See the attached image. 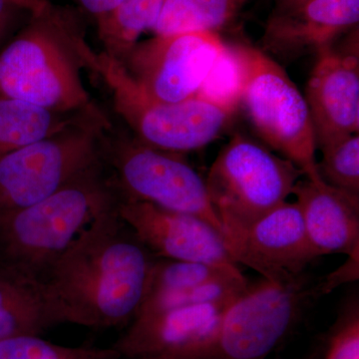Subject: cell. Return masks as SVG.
<instances>
[{"label":"cell","instance_id":"1","mask_svg":"<svg viewBox=\"0 0 359 359\" xmlns=\"http://www.w3.org/2000/svg\"><path fill=\"white\" fill-rule=\"evenodd\" d=\"M117 207L97 216L46 276L45 287L63 323L122 327L140 308L156 257L123 221Z\"/></svg>","mask_w":359,"mask_h":359},{"label":"cell","instance_id":"2","mask_svg":"<svg viewBox=\"0 0 359 359\" xmlns=\"http://www.w3.org/2000/svg\"><path fill=\"white\" fill-rule=\"evenodd\" d=\"M81 11L47 1L0 50V97L76 113L93 104L82 71L96 72Z\"/></svg>","mask_w":359,"mask_h":359},{"label":"cell","instance_id":"3","mask_svg":"<svg viewBox=\"0 0 359 359\" xmlns=\"http://www.w3.org/2000/svg\"><path fill=\"white\" fill-rule=\"evenodd\" d=\"M120 199L101 160L37 204L0 219V273L44 283L68 245Z\"/></svg>","mask_w":359,"mask_h":359},{"label":"cell","instance_id":"4","mask_svg":"<svg viewBox=\"0 0 359 359\" xmlns=\"http://www.w3.org/2000/svg\"><path fill=\"white\" fill-rule=\"evenodd\" d=\"M304 172L241 133L222 148L205 178L224 243L287 202Z\"/></svg>","mask_w":359,"mask_h":359},{"label":"cell","instance_id":"5","mask_svg":"<svg viewBox=\"0 0 359 359\" xmlns=\"http://www.w3.org/2000/svg\"><path fill=\"white\" fill-rule=\"evenodd\" d=\"M100 156L121 199L193 215L211 224L224 238L205 178L183 155L145 145L112 122L104 132Z\"/></svg>","mask_w":359,"mask_h":359},{"label":"cell","instance_id":"6","mask_svg":"<svg viewBox=\"0 0 359 359\" xmlns=\"http://www.w3.org/2000/svg\"><path fill=\"white\" fill-rule=\"evenodd\" d=\"M112 124L96 104L50 138L0 155V219L49 197L101 161V140Z\"/></svg>","mask_w":359,"mask_h":359},{"label":"cell","instance_id":"7","mask_svg":"<svg viewBox=\"0 0 359 359\" xmlns=\"http://www.w3.org/2000/svg\"><path fill=\"white\" fill-rule=\"evenodd\" d=\"M243 67L241 102L259 138L301 169L320 180L308 103L282 65L257 47L233 44Z\"/></svg>","mask_w":359,"mask_h":359},{"label":"cell","instance_id":"8","mask_svg":"<svg viewBox=\"0 0 359 359\" xmlns=\"http://www.w3.org/2000/svg\"><path fill=\"white\" fill-rule=\"evenodd\" d=\"M96 74L112 96L115 113L128 131L150 147L185 154L217 140L230 122L231 113L199 97L164 103L146 96L121 62L99 53Z\"/></svg>","mask_w":359,"mask_h":359},{"label":"cell","instance_id":"9","mask_svg":"<svg viewBox=\"0 0 359 359\" xmlns=\"http://www.w3.org/2000/svg\"><path fill=\"white\" fill-rule=\"evenodd\" d=\"M316 299L304 276L290 283H249L212 334L184 359H266Z\"/></svg>","mask_w":359,"mask_h":359},{"label":"cell","instance_id":"10","mask_svg":"<svg viewBox=\"0 0 359 359\" xmlns=\"http://www.w3.org/2000/svg\"><path fill=\"white\" fill-rule=\"evenodd\" d=\"M224 46L215 32L155 35L135 45L121 65L149 98L178 103L196 96Z\"/></svg>","mask_w":359,"mask_h":359},{"label":"cell","instance_id":"11","mask_svg":"<svg viewBox=\"0 0 359 359\" xmlns=\"http://www.w3.org/2000/svg\"><path fill=\"white\" fill-rule=\"evenodd\" d=\"M358 26L346 39L316 54L306 84V98L313 122L316 147L358 134Z\"/></svg>","mask_w":359,"mask_h":359},{"label":"cell","instance_id":"12","mask_svg":"<svg viewBox=\"0 0 359 359\" xmlns=\"http://www.w3.org/2000/svg\"><path fill=\"white\" fill-rule=\"evenodd\" d=\"M118 212L156 257L199 262L243 273L224 238L204 219L150 203L120 199Z\"/></svg>","mask_w":359,"mask_h":359},{"label":"cell","instance_id":"13","mask_svg":"<svg viewBox=\"0 0 359 359\" xmlns=\"http://www.w3.org/2000/svg\"><path fill=\"white\" fill-rule=\"evenodd\" d=\"M236 263L271 282L290 283L304 276L318 259L297 203L285 202L226 243Z\"/></svg>","mask_w":359,"mask_h":359},{"label":"cell","instance_id":"14","mask_svg":"<svg viewBox=\"0 0 359 359\" xmlns=\"http://www.w3.org/2000/svg\"><path fill=\"white\" fill-rule=\"evenodd\" d=\"M359 0H314L271 13L264 26L261 50L290 63L318 54L358 26Z\"/></svg>","mask_w":359,"mask_h":359},{"label":"cell","instance_id":"15","mask_svg":"<svg viewBox=\"0 0 359 359\" xmlns=\"http://www.w3.org/2000/svg\"><path fill=\"white\" fill-rule=\"evenodd\" d=\"M236 299L133 320L112 347L121 358L184 359L212 334Z\"/></svg>","mask_w":359,"mask_h":359},{"label":"cell","instance_id":"16","mask_svg":"<svg viewBox=\"0 0 359 359\" xmlns=\"http://www.w3.org/2000/svg\"><path fill=\"white\" fill-rule=\"evenodd\" d=\"M292 195L318 257L359 255V195L323 180H299Z\"/></svg>","mask_w":359,"mask_h":359},{"label":"cell","instance_id":"17","mask_svg":"<svg viewBox=\"0 0 359 359\" xmlns=\"http://www.w3.org/2000/svg\"><path fill=\"white\" fill-rule=\"evenodd\" d=\"M61 323L60 314L44 283L0 273V339L13 335H41Z\"/></svg>","mask_w":359,"mask_h":359},{"label":"cell","instance_id":"18","mask_svg":"<svg viewBox=\"0 0 359 359\" xmlns=\"http://www.w3.org/2000/svg\"><path fill=\"white\" fill-rule=\"evenodd\" d=\"M89 108L76 113H61L18 99L0 97V155L65 131L79 121Z\"/></svg>","mask_w":359,"mask_h":359},{"label":"cell","instance_id":"19","mask_svg":"<svg viewBox=\"0 0 359 359\" xmlns=\"http://www.w3.org/2000/svg\"><path fill=\"white\" fill-rule=\"evenodd\" d=\"M248 0H164L155 35L215 32L228 25Z\"/></svg>","mask_w":359,"mask_h":359},{"label":"cell","instance_id":"20","mask_svg":"<svg viewBox=\"0 0 359 359\" xmlns=\"http://www.w3.org/2000/svg\"><path fill=\"white\" fill-rule=\"evenodd\" d=\"M245 280L244 273H231L212 264L156 257L145 297L156 292L189 289L209 283Z\"/></svg>","mask_w":359,"mask_h":359},{"label":"cell","instance_id":"21","mask_svg":"<svg viewBox=\"0 0 359 359\" xmlns=\"http://www.w3.org/2000/svg\"><path fill=\"white\" fill-rule=\"evenodd\" d=\"M249 283L248 280H230L148 294L144 297L133 320L152 318L175 309L233 299L247 289Z\"/></svg>","mask_w":359,"mask_h":359},{"label":"cell","instance_id":"22","mask_svg":"<svg viewBox=\"0 0 359 359\" xmlns=\"http://www.w3.org/2000/svg\"><path fill=\"white\" fill-rule=\"evenodd\" d=\"M243 67L233 44H226L215 61L196 97L233 114L241 102Z\"/></svg>","mask_w":359,"mask_h":359},{"label":"cell","instance_id":"23","mask_svg":"<svg viewBox=\"0 0 359 359\" xmlns=\"http://www.w3.org/2000/svg\"><path fill=\"white\" fill-rule=\"evenodd\" d=\"M0 359H121L113 347L59 346L40 335L21 334L0 339Z\"/></svg>","mask_w":359,"mask_h":359},{"label":"cell","instance_id":"24","mask_svg":"<svg viewBox=\"0 0 359 359\" xmlns=\"http://www.w3.org/2000/svg\"><path fill=\"white\" fill-rule=\"evenodd\" d=\"M318 171L328 185L359 195V136L347 135L320 147Z\"/></svg>","mask_w":359,"mask_h":359},{"label":"cell","instance_id":"25","mask_svg":"<svg viewBox=\"0 0 359 359\" xmlns=\"http://www.w3.org/2000/svg\"><path fill=\"white\" fill-rule=\"evenodd\" d=\"M323 359H359V302L348 301L328 332Z\"/></svg>","mask_w":359,"mask_h":359},{"label":"cell","instance_id":"26","mask_svg":"<svg viewBox=\"0 0 359 359\" xmlns=\"http://www.w3.org/2000/svg\"><path fill=\"white\" fill-rule=\"evenodd\" d=\"M164 0H124L109 15V25L120 36L136 39L152 29Z\"/></svg>","mask_w":359,"mask_h":359},{"label":"cell","instance_id":"27","mask_svg":"<svg viewBox=\"0 0 359 359\" xmlns=\"http://www.w3.org/2000/svg\"><path fill=\"white\" fill-rule=\"evenodd\" d=\"M32 13L13 0H0V50L18 34Z\"/></svg>","mask_w":359,"mask_h":359},{"label":"cell","instance_id":"28","mask_svg":"<svg viewBox=\"0 0 359 359\" xmlns=\"http://www.w3.org/2000/svg\"><path fill=\"white\" fill-rule=\"evenodd\" d=\"M358 275L359 255L347 257L346 263L340 266L334 273H330L325 278V282L323 280L318 285H314L316 299L337 289L339 285L358 280Z\"/></svg>","mask_w":359,"mask_h":359},{"label":"cell","instance_id":"29","mask_svg":"<svg viewBox=\"0 0 359 359\" xmlns=\"http://www.w3.org/2000/svg\"><path fill=\"white\" fill-rule=\"evenodd\" d=\"M82 11L93 16L96 21L102 20L114 11L124 0H74Z\"/></svg>","mask_w":359,"mask_h":359},{"label":"cell","instance_id":"30","mask_svg":"<svg viewBox=\"0 0 359 359\" xmlns=\"http://www.w3.org/2000/svg\"><path fill=\"white\" fill-rule=\"evenodd\" d=\"M314 0H275L276 6L273 8V13H280V11H289L294 7L301 6L302 4H309Z\"/></svg>","mask_w":359,"mask_h":359},{"label":"cell","instance_id":"31","mask_svg":"<svg viewBox=\"0 0 359 359\" xmlns=\"http://www.w3.org/2000/svg\"><path fill=\"white\" fill-rule=\"evenodd\" d=\"M13 1L32 11V13H39L47 4V0H13Z\"/></svg>","mask_w":359,"mask_h":359},{"label":"cell","instance_id":"32","mask_svg":"<svg viewBox=\"0 0 359 359\" xmlns=\"http://www.w3.org/2000/svg\"><path fill=\"white\" fill-rule=\"evenodd\" d=\"M121 359H129V358H121Z\"/></svg>","mask_w":359,"mask_h":359}]
</instances>
